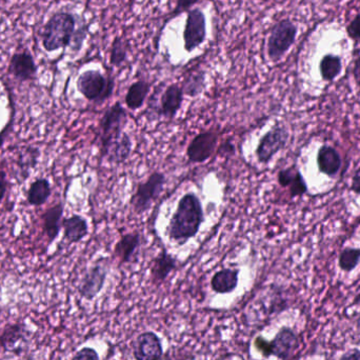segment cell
<instances>
[{
  "label": "cell",
  "instance_id": "cell-1",
  "mask_svg": "<svg viewBox=\"0 0 360 360\" xmlns=\"http://www.w3.org/2000/svg\"><path fill=\"white\" fill-rule=\"evenodd\" d=\"M205 221L202 203L195 193H186L180 198L174 214L167 226V235L179 245H186L198 234Z\"/></svg>",
  "mask_w": 360,
  "mask_h": 360
},
{
  "label": "cell",
  "instance_id": "cell-2",
  "mask_svg": "<svg viewBox=\"0 0 360 360\" xmlns=\"http://www.w3.org/2000/svg\"><path fill=\"white\" fill-rule=\"evenodd\" d=\"M76 18L68 12L55 13L44 27L42 46L46 52H54L71 44L75 37Z\"/></svg>",
  "mask_w": 360,
  "mask_h": 360
},
{
  "label": "cell",
  "instance_id": "cell-3",
  "mask_svg": "<svg viewBox=\"0 0 360 360\" xmlns=\"http://www.w3.org/2000/svg\"><path fill=\"white\" fill-rule=\"evenodd\" d=\"M128 112L118 101L105 110L98 124L101 155H105L108 149L122 139L124 127L128 124Z\"/></svg>",
  "mask_w": 360,
  "mask_h": 360
},
{
  "label": "cell",
  "instance_id": "cell-4",
  "mask_svg": "<svg viewBox=\"0 0 360 360\" xmlns=\"http://www.w3.org/2000/svg\"><path fill=\"white\" fill-rule=\"evenodd\" d=\"M78 92L89 101L101 105L111 98L115 89V80L103 75L97 70H88L80 74L77 82Z\"/></svg>",
  "mask_w": 360,
  "mask_h": 360
},
{
  "label": "cell",
  "instance_id": "cell-5",
  "mask_svg": "<svg viewBox=\"0 0 360 360\" xmlns=\"http://www.w3.org/2000/svg\"><path fill=\"white\" fill-rule=\"evenodd\" d=\"M255 347L264 357L275 356L281 360H289L300 349V342L297 334L291 328L283 327L271 342L258 338L255 340Z\"/></svg>",
  "mask_w": 360,
  "mask_h": 360
},
{
  "label": "cell",
  "instance_id": "cell-6",
  "mask_svg": "<svg viewBox=\"0 0 360 360\" xmlns=\"http://www.w3.org/2000/svg\"><path fill=\"white\" fill-rule=\"evenodd\" d=\"M166 184V175L158 171L152 173L145 181L139 182L130 200L137 215H143L151 207L152 203L162 194Z\"/></svg>",
  "mask_w": 360,
  "mask_h": 360
},
{
  "label": "cell",
  "instance_id": "cell-7",
  "mask_svg": "<svg viewBox=\"0 0 360 360\" xmlns=\"http://www.w3.org/2000/svg\"><path fill=\"white\" fill-rule=\"evenodd\" d=\"M297 35V27L289 19H283L273 27L268 39V55L271 60H281L290 50Z\"/></svg>",
  "mask_w": 360,
  "mask_h": 360
},
{
  "label": "cell",
  "instance_id": "cell-8",
  "mask_svg": "<svg viewBox=\"0 0 360 360\" xmlns=\"http://www.w3.org/2000/svg\"><path fill=\"white\" fill-rule=\"evenodd\" d=\"M289 139V130L283 124H275L259 139L255 152L258 162L268 165L277 153L285 149Z\"/></svg>",
  "mask_w": 360,
  "mask_h": 360
},
{
  "label": "cell",
  "instance_id": "cell-9",
  "mask_svg": "<svg viewBox=\"0 0 360 360\" xmlns=\"http://www.w3.org/2000/svg\"><path fill=\"white\" fill-rule=\"evenodd\" d=\"M219 135L215 131H205L197 134L186 148V158L192 164H203L213 158L218 148Z\"/></svg>",
  "mask_w": 360,
  "mask_h": 360
},
{
  "label": "cell",
  "instance_id": "cell-10",
  "mask_svg": "<svg viewBox=\"0 0 360 360\" xmlns=\"http://www.w3.org/2000/svg\"><path fill=\"white\" fill-rule=\"evenodd\" d=\"M205 38L207 22L202 11L200 8L188 11L184 31V50L192 53L205 42Z\"/></svg>",
  "mask_w": 360,
  "mask_h": 360
},
{
  "label": "cell",
  "instance_id": "cell-11",
  "mask_svg": "<svg viewBox=\"0 0 360 360\" xmlns=\"http://www.w3.org/2000/svg\"><path fill=\"white\" fill-rule=\"evenodd\" d=\"M108 272H109V266L105 260L101 259L93 264L84 274L78 288L80 296L86 300H94L105 285Z\"/></svg>",
  "mask_w": 360,
  "mask_h": 360
},
{
  "label": "cell",
  "instance_id": "cell-12",
  "mask_svg": "<svg viewBox=\"0 0 360 360\" xmlns=\"http://www.w3.org/2000/svg\"><path fill=\"white\" fill-rule=\"evenodd\" d=\"M164 350L160 338L153 332H146L136 340L134 356L136 360H160Z\"/></svg>",
  "mask_w": 360,
  "mask_h": 360
},
{
  "label": "cell",
  "instance_id": "cell-13",
  "mask_svg": "<svg viewBox=\"0 0 360 360\" xmlns=\"http://www.w3.org/2000/svg\"><path fill=\"white\" fill-rule=\"evenodd\" d=\"M8 73L19 82L34 79L37 73V65L34 57L27 51L15 53L8 65Z\"/></svg>",
  "mask_w": 360,
  "mask_h": 360
},
{
  "label": "cell",
  "instance_id": "cell-14",
  "mask_svg": "<svg viewBox=\"0 0 360 360\" xmlns=\"http://www.w3.org/2000/svg\"><path fill=\"white\" fill-rule=\"evenodd\" d=\"M277 181L281 188L289 190L291 198L304 196L308 193L306 179L295 165L279 171L277 174Z\"/></svg>",
  "mask_w": 360,
  "mask_h": 360
},
{
  "label": "cell",
  "instance_id": "cell-15",
  "mask_svg": "<svg viewBox=\"0 0 360 360\" xmlns=\"http://www.w3.org/2000/svg\"><path fill=\"white\" fill-rule=\"evenodd\" d=\"M143 243V236L139 231L127 233L120 237L114 247V256L118 258L120 264H129L136 256Z\"/></svg>",
  "mask_w": 360,
  "mask_h": 360
},
{
  "label": "cell",
  "instance_id": "cell-16",
  "mask_svg": "<svg viewBox=\"0 0 360 360\" xmlns=\"http://www.w3.org/2000/svg\"><path fill=\"white\" fill-rule=\"evenodd\" d=\"M317 167L321 174L335 179L342 167L340 152L329 145H323L317 152Z\"/></svg>",
  "mask_w": 360,
  "mask_h": 360
},
{
  "label": "cell",
  "instance_id": "cell-17",
  "mask_svg": "<svg viewBox=\"0 0 360 360\" xmlns=\"http://www.w3.org/2000/svg\"><path fill=\"white\" fill-rule=\"evenodd\" d=\"M184 91L177 84H170L160 97L158 113L168 120H174L184 103Z\"/></svg>",
  "mask_w": 360,
  "mask_h": 360
},
{
  "label": "cell",
  "instance_id": "cell-18",
  "mask_svg": "<svg viewBox=\"0 0 360 360\" xmlns=\"http://www.w3.org/2000/svg\"><path fill=\"white\" fill-rule=\"evenodd\" d=\"M63 211H65V205L63 202H58L46 209L42 214L44 231L50 243L58 237L61 228H63Z\"/></svg>",
  "mask_w": 360,
  "mask_h": 360
},
{
  "label": "cell",
  "instance_id": "cell-19",
  "mask_svg": "<svg viewBox=\"0 0 360 360\" xmlns=\"http://www.w3.org/2000/svg\"><path fill=\"white\" fill-rule=\"evenodd\" d=\"M177 260L166 249H162L156 256L151 266V276L154 283H162L168 278L169 275L176 270Z\"/></svg>",
  "mask_w": 360,
  "mask_h": 360
},
{
  "label": "cell",
  "instance_id": "cell-20",
  "mask_svg": "<svg viewBox=\"0 0 360 360\" xmlns=\"http://www.w3.org/2000/svg\"><path fill=\"white\" fill-rule=\"evenodd\" d=\"M63 239L69 243H77L89 234V224L86 218L73 215L63 219Z\"/></svg>",
  "mask_w": 360,
  "mask_h": 360
},
{
  "label": "cell",
  "instance_id": "cell-21",
  "mask_svg": "<svg viewBox=\"0 0 360 360\" xmlns=\"http://www.w3.org/2000/svg\"><path fill=\"white\" fill-rule=\"evenodd\" d=\"M238 276L239 270L237 269H221L212 277V290L218 294L232 293L238 285Z\"/></svg>",
  "mask_w": 360,
  "mask_h": 360
},
{
  "label": "cell",
  "instance_id": "cell-22",
  "mask_svg": "<svg viewBox=\"0 0 360 360\" xmlns=\"http://www.w3.org/2000/svg\"><path fill=\"white\" fill-rule=\"evenodd\" d=\"M131 152H132V141H131L130 136L124 132L122 139L108 149L103 158L110 164H124L130 158Z\"/></svg>",
  "mask_w": 360,
  "mask_h": 360
},
{
  "label": "cell",
  "instance_id": "cell-23",
  "mask_svg": "<svg viewBox=\"0 0 360 360\" xmlns=\"http://www.w3.org/2000/svg\"><path fill=\"white\" fill-rule=\"evenodd\" d=\"M150 90H151V84L146 80H137L133 82L124 98L127 107L133 111L141 109L145 105Z\"/></svg>",
  "mask_w": 360,
  "mask_h": 360
},
{
  "label": "cell",
  "instance_id": "cell-24",
  "mask_svg": "<svg viewBox=\"0 0 360 360\" xmlns=\"http://www.w3.org/2000/svg\"><path fill=\"white\" fill-rule=\"evenodd\" d=\"M52 195V186L46 179H37L32 182L27 193V200L33 207L44 205Z\"/></svg>",
  "mask_w": 360,
  "mask_h": 360
},
{
  "label": "cell",
  "instance_id": "cell-25",
  "mask_svg": "<svg viewBox=\"0 0 360 360\" xmlns=\"http://www.w3.org/2000/svg\"><path fill=\"white\" fill-rule=\"evenodd\" d=\"M342 58L338 55L328 54L323 57L319 63L321 78L325 82H333L342 73Z\"/></svg>",
  "mask_w": 360,
  "mask_h": 360
},
{
  "label": "cell",
  "instance_id": "cell-26",
  "mask_svg": "<svg viewBox=\"0 0 360 360\" xmlns=\"http://www.w3.org/2000/svg\"><path fill=\"white\" fill-rule=\"evenodd\" d=\"M184 94L186 96H198L205 88V72L203 70H196L188 74L181 86Z\"/></svg>",
  "mask_w": 360,
  "mask_h": 360
},
{
  "label": "cell",
  "instance_id": "cell-27",
  "mask_svg": "<svg viewBox=\"0 0 360 360\" xmlns=\"http://www.w3.org/2000/svg\"><path fill=\"white\" fill-rule=\"evenodd\" d=\"M23 336H25V328L19 323L6 326V328L0 330V354L8 346H13L20 342Z\"/></svg>",
  "mask_w": 360,
  "mask_h": 360
},
{
  "label": "cell",
  "instance_id": "cell-28",
  "mask_svg": "<svg viewBox=\"0 0 360 360\" xmlns=\"http://www.w3.org/2000/svg\"><path fill=\"white\" fill-rule=\"evenodd\" d=\"M359 248L347 247L340 252V257H338V266L342 272H352L359 266Z\"/></svg>",
  "mask_w": 360,
  "mask_h": 360
},
{
  "label": "cell",
  "instance_id": "cell-29",
  "mask_svg": "<svg viewBox=\"0 0 360 360\" xmlns=\"http://www.w3.org/2000/svg\"><path fill=\"white\" fill-rule=\"evenodd\" d=\"M128 58V44L124 38L117 36L112 44L111 55H110V63L113 67L120 68L126 63Z\"/></svg>",
  "mask_w": 360,
  "mask_h": 360
},
{
  "label": "cell",
  "instance_id": "cell-30",
  "mask_svg": "<svg viewBox=\"0 0 360 360\" xmlns=\"http://www.w3.org/2000/svg\"><path fill=\"white\" fill-rule=\"evenodd\" d=\"M347 33L351 39L359 41L360 40V14L357 15L347 27Z\"/></svg>",
  "mask_w": 360,
  "mask_h": 360
},
{
  "label": "cell",
  "instance_id": "cell-31",
  "mask_svg": "<svg viewBox=\"0 0 360 360\" xmlns=\"http://www.w3.org/2000/svg\"><path fill=\"white\" fill-rule=\"evenodd\" d=\"M71 360H99L98 353L92 348H82Z\"/></svg>",
  "mask_w": 360,
  "mask_h": 360
},
{
  "label": "cell",
  "instance_id": "cell-32",
  "mask_svg": "<svg viewBox=\"0 0 360 360\" xmlns=\"http://www.w3.org/2000/svg\"><path fill=\"white\" fill-rule=\"evenodd\" d=\"M198 1L199 0H176V6H175L174 11H173L172 16L171 17H176L177 15L186 12V11L192 8Z\"/></svg>",
  "mask_w": 360,
  "mask_h": 360
},
{
  "label": "cell",
  "instance_id": "cell-33",
  "mask_svg": "<svg viewBox=\"0 0 360 360\" xmlns=\"http://www.w3.org/2000/svg\"><path fill=\"white\" fill-rule=\"evenodd\" d=\"M350 190L356 195H360V167L355 171L351 182Z\"/></svg>",
  "mask_w": 360,
  "mask_h": 360
},
{
  "label": "cell",
  "instance_id": "cell-34",
  "mask_svg": "<svg viewBox=\"0 0 360 360\" xmlns=\"http://www.w3.org/2000/svg\"><path fill=\"white\" fill-rule=\"evenodd\" d=\"M6 188H8L6 173L0 170V202L4 200V196H6Z\"/></svg>",
  "mask_w": 360,
  "mask_h": 360
},
{
  "label": "cell",
  "instance_id": "cell-35",
  "mask_svg": "<svg viewBox=\"0 0 360 360\" xmlns=\"http://www.w3.org/2000/svg\"><path fill=\"white\" fill-rule=\"evenodd\" d=\"M340 360H360V349L354 348L347 351L340 356Z\"/></svg>",
  "mask_w": 360,
  "mask_h": 360
},
{
  "label": "cell",
  "instance_id": "cell-36",
  "mask_svg": "<svg viewBox=\"0 0 360 360\" xmlns=\"http://www.w3.org/2000/svg\"><path fill=\"white\" fill-rule=\"evenodd\" d=\"M222 151V154H226V155H234L235 147L230 141H226L221 148H219V152Z\"/></svg>",
  "mask_w": 360,
  "mask_h": 360
},
{
  "label": "cell",
  "instance_id": "cell-37",
  "mask_svg": "<svg viewBox=\"0 0 360 360\" xmlns=\"http://www.w3.org/2000/svg\"><path fill=\"white\" fill-rule=\"evenodd\" d=\"M353 76L355 82L360 88V56L355 60L354 68H353Z\"/></svg>",
  "mask_w": 360,
  "mask_h": 360
},
{
  "label": "cell",
  "instance_id": "cell-38",
  "mask_svg": "<svg viewBox=\"0 0 360 360\" xmlns=\"http://www.w3.org/2000/svg\"><path fill=\"white\" fill-rule=\"evenodd\" d=\"M11 122L8 124H6V128L0 132V149H1L2 146H4V141H6V134H8V130H10Z\"/></svg>",
  "mask_w": 360,
  "mask_h": 360
},
{
  "label": "cell",
  "instance_id": "cell-39",
  "mask_svg": "<svg viewBox=\"0 0 360 360\" xmlns=\"http://www.w3.org/2000/svg\"><path fill=\"white\" fill-rule=\"evenodd\" d=\"M360 304V288L359 293L355 296L354 300H353L352 306H359Z\"/></svg>",
  "mask_w": 360,
  "mask_h": 360
},
{
  "label": "cell",
  "instance_id": "cell-40",
  "mask_svg": "<svg viewBox=\"0 0 360 360\" xmlns=\"http://www.w3.org/2000/svg\"><path fill=\"white\" fill-rule=\"evenodd\" d=\"M356 326H357V330H359V332L360 333V313H359V317H357Z\"/></svg>",
  "mask_w": 360,
  "mask_h": 360
},
{
  "label": "cell",
  "instance_id": "cell-41",
  "mask_svg": "<svg viewBox=\"0 0 360 360\" xmlns=\"http://www.w3.org/2000/svg\"><path fill=\"white\" fill-rule=\"evenodd\" d=\"M2 313V308H1V306H0V314H1Z\"/></svg>",
  "mask_w": 360,
  "mask_h": 360
}]
</instances>
